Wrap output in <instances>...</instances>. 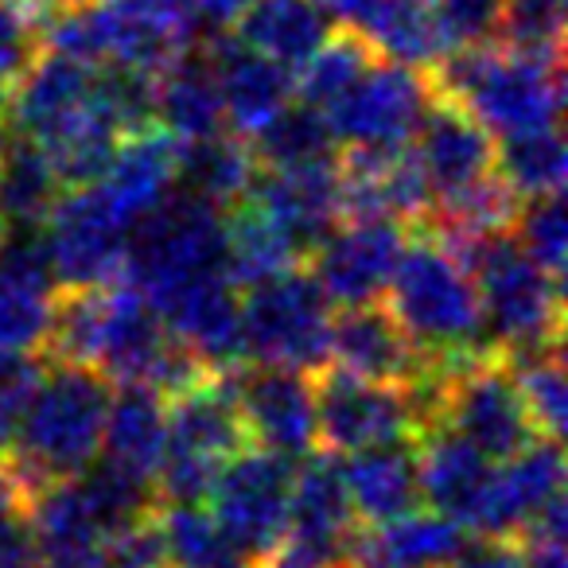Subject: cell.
I'll return each instance as SVG.
<instances>
[{"mask_svg":"<svg viewBox=\"0 0 568 568\" xmlns=\"http://www.w3.org/2000/svg\"><path fill=\"white\" fill-rule=\"evenodd\" d=\"M386 296L389 316L433 358V366H448L459 358L495 351L487 339L479 288H475L471 273L425 226H417V234L409 230V237H405Z\"/></svg>","mask_w":568,"mask_h":568,"instance_id":"6da1fadb","label":"cell"},{"mask_svg":"<svg viewBox=\"0 0 568 568\" xmlns=\"http://www.w3.org/2000/svg\"><path fill=\"white\" fill-rule=\"evenodd\" d=\"M436 94L464 105L490 136L557 125L565 105V63L503 43L456 48L428 71Z\"/></svg>","mask_w":568,"mask_h":568,"instance_id":"7a4b0ae2","label":"cell"},{"mask_svg":"<svg viewBox=\"0 0 568 568\" xmlns=\"http://www.w3.org/2000/svg\"><path fill=\"white\" fill-rule=\"evenodd\" d=\"M105 409H110L105 374L48 358L36 397L24 413V425L9 448L12 467L32 495L48 483L74 479L94 464L102 452Z\"/></svg>","mask_w":568,"mask_h":568,"instance_id":"3957f363","label":"cell"},{"mask_svg":"<svg viewBox=\"0 0 568 568\" xmlns=\"http://www.w3.org/2000/svg\"><path fill=\"white\" fill-rule=\"evenodd\" d=\"M452 253L464 261L479 288L487 339L506 363L560 347V335H565L560 276L529 261L510 230L467 242Z\"/></svg>","mask_w":568,"mask_h":568,"instance_id":"277c9868","label":"cell"},{"mask_svg":"<svg viewBox=\"0 0 568 568\" xmlns=\"http://www.w3.org/2000/svg\"><path fill=\"white\" fill-rule=\"evenodd\" d=\"M125 284L149 304L206 273H226V211L172 187L160 203L129 222Z\"/></svg>","mask_w":568,"mask_h":568,"instance_id":"5b68a950","label":"cell"},{"mask_svg":"<svg viewBox=\"0 0 568 568\" xmlns=\"http://www.w3.org/2000/svg\"><path fill=\"white\" fill-rule=\"evenodd\" d=\"M316 394V448L347 456L358 448L417 440L436 425V374L420 386H382L335 363L312 374Z\"/></svg>","mask_w":568,"mask_h":568,"instance_id":"8992f818","label":"cell"},{"mask_svg":"<svg viewBox=\"0 0 568 568\" xmlns=\"http://www.w3.org/2000/svg\"><path fill=\"white\" fill-rule=\"evenodd\" d=\"M250 444L242 413L234 402V382L226 374H211L203 386L168 402V448L156 467L160 506L206 503L222 464Z\"/></svg>","mask_w":568,"mask_h":568,"instance_id":"52a82bcc","label":"cell"},{"mask_svg":"<svg viewBox=\"0 0 568 568\" xmlns=\"http://www.w3.org/2000/svg\"><path fill=\"white\" fill-rule=\"evenodd\" d=\"M436 425L464 436L495 464L537 440V425L521 402L518 378L498 351L459 358L436 374Z\"/></svg>","mask_w":568,"mask_h":568,"instance_id":"ba28073f","label":"cell"},{"mask_svg":"<svg viewBox=\"0 0 568 568\" xmlns=\"http://www.w3.org/2000/svg\"><path fill=\"white\" fill-rule=\"evenodd\" d=\"M327 335H332V301L316 276L304 273L301 265L245 288V363L316 374L327 363Z\"/></svg>","mask_w":568,"mask_h":568,"instance_id":"9c48e42d","label":"cell"},{"mask_svg":"<svg viewBox=\"0 0 568 568\" xmlns=\"http://www.w3.org/2000/svg\"><path fill=\"white\" fill-rule=\"evenodd\" d=\"M293 459L245 444L222 464L211 487V518L250 560H265L288 537L293 521Z\"/></svg>","mask_w":568,"mask_h":568,"instance_id":"30bf717a","label":"cell"},{"mask_svg":"<svg viewBox=\"0 0 568 568\" xmlns=\"http://www.w3.org/2000/svg\"><path fill=\"white\" fill-rule=\"evenodd\" d=\"M55 288H102L121 276L129 214L105 195L102 183L71 187L43 219Z\"/></svg>","mask_w":568,"mask_h":568,"instance_id":"8fae6325","label":"cell"},{"mask_svg":"<svg viewBox=\"0 0 568 568\" xmlns=\"http://www.w3.org/2000/svg\"><path fill=\"white\" fill-rule=\"evenodd\" d=\"M433 98L428 71L378 55L324 118L339 149H397L413 141Z\"/></svg>","mask_w":568,"mask_h":568,"instance_id":"7c38bea8","label":"cell"},{"mask_svg":"<svg viewBox=\"0 0 568 568\" xmlns=\"http://www.w3.org/2000/svg\"><path fill=\"white\" fill-rule=\"evenodd\" d=\"M234 402L250 444L276 456L304 459L316 452V394L312 374L293 366H237L230 371Z\"/></svg>","mask_w":568,"mask_h":568,"instance_id":"4fadbf2b","label":"cell"},{"mask_svg":"<svg viewBox=\"0 0 568 568\" xmlns=\"http://www.w3.org/2000/svg\"><path fill=\"white\" fill-rule=\"evenodd\" d=\"M409 226L394 219H358L339 222L312 257V276L324 288L332 304H371L382 301L389 288V276L405 250Z\"/></svg>","mask_w":568,"mask_h":568,"instance_id":"5bb4252c","label":"cell"},{"mask_svg":"<svg viewBox=\"0 0 568 568\" xmlns=\"http://www.w3.org/2000/svg\"><path fill=\"white\" fill-rule=\"evenodd\" d=\"M327 363L358 374V378L382 382V386H420L440 366L402 332L382 301L347 304L339 316H332L327 335Z\"/></svg>","mask_w":568,"mask_h":568,"instance_id":"9a60e30c","label":"cell"},{"mask_svg":"<svg viewBox=\"0 0 568 568\" xmlns=\"http://www.w3.org/2000/svg\"><path fill=\"white\" fill-rule=\"evenodd\" d=\"M498 464L483 456L479 448L456 436L452 428L433 425L417 436V479L420 498L436 514L452 518L456 526L483 534L490 514V495H495Z\"/></svg>","mask_w":568,"mask_h":568,"instance_id":"2e32d148","label":"cell"},{"mask_svg":"<svg viewBox=\"0 0 568 568\" xmlns=\"http://www.w3.org/2000/svg\"><path fill=\"white\" fill-rule=\"evenodd\" d=\"M152 308L164 320L168 335L195 351L214 374L237 371L245 363L242 301H237V284L226 273L195 276Z\"/></svg>","mask_w":568,"mask_h":568,"instance_id":"e0dca14e","label":"cell"},{"mask_svg":"<svg viewBox=\"0 0 568 568\" xmlns=\"http://www.w3.org/2000/svg\"><path fill=\"white\" fill-rule=\"evenodd\" d=\"M409 144L433 191V203H444L495 172V136L452 98H433Z\"/></svg>","mask_w":568,"mask_h":568,"instance_id":"ac0fdd59","label":"cell"},{"mask_svg":"<svg viewBox=\"0 0 568 568\" xmlns=\"http://www.w3.org/2000/svg\"><path fill=\"white\" fill-rule=\"evenodd\" d=\"M245 195L268 211L308 257L343 222L339 214V156L301 168H257Z\"/></svg>","mask_w":568,"mask_h":568,"instance_id":"d6986e66","label":"cell"},{"mask_svg":"<svg viewBox=\"0 0 568 568\" xmlns=\"http://www.w3.org/2000/svg\"><path fill=\"white\" fill-rule=\"evenodd\" d=\"M203 48L211 55L214 79H219L222 118H226L230 133L253 136L268 118H276L293 102V74L276 67L273 59L245 48L234 32L203 36Z\"/></svg>","mask_w":568,"mask_h":568,"instance_id":"ffe728a7","label":"cell"},{"mask_svg":"<svg viewBox=\"0 0 568 568\" xmlns=\"http://www.w3.org/2000/svg\"><path fill=\"white\" fill-rule=\"evenodd\" d=\"M467 529L444 514L409 510L382 526H355L347 541L351 568H448Z\"/></svg>","mask_w":568,"mask_h":568,"instance_id":"44dd1931","label":"cell"},{"mask_svg":"<svg viewBox=\"0 0 568 568\" xmlns=\"http://www.w3.org/2000/svg\"><path fill=\"white\" fill-rule=\"evenodd\" d=\"M28 521L40 541L43 568H102V545L110 529L94 514L79 475L36 490Z\"/></svg>","mask_w":568,"mask_h":568,"instance_id":"7402d4cb","label":"cell"},{"mask_svg":"<svg viewBox=\"0 0 568 568\" xmlns=\"http://www.w3.org/2000/svg\"><path fill=\"white\" fill-rule=\"evenodd\" d=\"M168 327L149 301L129 284H105L102 335H98L94 371L110 382H149L152 366L168 347Z\"/></svg>","mask_w":568,"mask_h":568,"instance_id":"603a6c76","label":"cell"},{"mask_svg":"<svg viewBox=\"0 0 568 568\" xmlns=\"http://www.w3.org/2000/svg\"><path fill=\"white\" fill-rule=\"evenodd\" d=\"M339 467L358 526H382V521H394L420 506L417 440L347 452V464Z\"/></svg>","mask_w":568,"mask_h":568,"instance_id":"cb8c5ba5","label":"cell"},{"mask_svg":"<svg viewBox=\"0 0 568 568\" xmlns=\"http://www.w3.org/2000/svg\"><path fill=\"white\" fill-rule=\"evenodd\" d=\"M156 125H164L180 144L203 141L226 129L219 79L203 43L180 48L156 71Z\"/></svg>","mask_w":568,"mask_h":568,"instance_id":"d4e9b609","label":"cell"},{"mask_svg":"<svg viewBox=\"0 0 568 568\" xmlns=\"http://www.w3.org/2000/svg\"><path fill=\"white\" fill-rule=\"evenodd\" d=\"M557 495H565V452L552 436H537L529 448L498 464L487 529L479 537H514Z\"/></svg>","mask_w":568,"mask_h":568,"instance_id":"484cf974","label":"cell"},{"mask_svg":"<svg viewBox=\"0 0 568 568\" xmlns=\"http://www.w3.org/2000/svg\"><path fill=\"white\" fill-rule=\"evenodd\" d=\"M168 448V402L144 382H121L118 394H110L102 428L105 464L152 483Z\"/></svg>","mask_w":568,"mask_h":568,"instance_id":"4316f807","label":"cell"},{"mask_svg":"<svg viewBox=\"0 0 568 568\" xmlns=\"http://www.w3.org/2000/svg\"><path fill=\"white\" fill-rule=\"evenodd\" d=\"M355 510H351L343 467L332 452H308L304 464L293 471V521L288 537L308 541L324 552L347 560V541L355 534Z\"/></svg>","mask_w":568,"mask_h":568,"instance_id":"83f0119b","label":"cell"},{"mask_svg":"<svg viewBox=\"0 0 568 568\" xmlns=\"http://www.w3.org/2000/svg\"><path fill=\"white\" fill-rule=\"evenodd\" d=\"M175 175H180V141L164 125H149L121 136L118 152L98 183L133 222L136 214L149 211L175 187Z\"/></svg>","mask_w":568,"mask_h":568,"instance_id":"f1b7e54d","label":"cell"},{"mask_svg":"<svg viewBox=\"0 0 568 568\" xmlns=\"http://www.w3.org/2000/svg\"><path fill=\"white\" fill-rule=\"evenodd\" d=\"M245 48L273 59L288 74H296L308 55L335 32V24L312 0H250V9L230 28Z\"/></svg>","mask_w":568,"mask_h":568,"instance_id":"f546056e","label":"cell"},{"mask_svg":"<svg viewBox=\"0 0 568 568\" xmlns=\"http://www.w3.org/2000/svg\"><path fill=\"white\" fill-rule=\"evenodd\" d=\"M304 261V250L288 237V230L261 211L250 195H242L230 206L226 219V276L237 288H250L257 281L296 268Z\"/></svg>","mask_w":568,"mask_h":568,"instance_id":"4dcf8cb0","label":"cell"},{"mask_svg":"<svg viewBox=\"0 0 568 568\" xmlns=\"http://www.w3.org/2000/svg\"><path fill=\"white\" fill-rule=\"evenodd\" d=\"M63 191L48 152L32 136L9 129L0 144V219L9 226H43Z\"/></svg>","mask_w":568,"mask_h":568,"instance_id":"1f68e13d","label":"cell"},{"mask_svg":"<svg viewBox=\"0 0 568 568\" xmlns=\"http://www.w3.org/2000/svg\"><path fill=\"white\" fill-rule=\"evenodd\" d=\"M253 175H257V160H253L250 144L237 133H214L203 136V141H187L180 144V183L183 191L206 199L219 211L234 206L237 199L250 191Z\"/></svg>","mask_w":568,"mask_h":568,"instance_id":"d6a6232c","label":"cell"},{"mask_svg":"<svg viewBox=\"0 0 568 568\" xmlns=\"http://www.w3.org/2000/svg\"><path fill=\"white\" fill-rule=\"evenodd\" d=\"M250 152L257 160V168H301V164H320V160L339 156V144L327 125L324 110L301 102L284 105L276 118H268L257 133L250 136Z\"/></svg>","mask_w":568,"mask_h":568,"instance_id":"836d02e7","label":"cell"},{"mask_svg":"<svg viewBox=\"0 0 568 568\" xmlns=\"http://www.w3.org/2000/svg\"><path fill=\"white\" fill-rule=\"evenodd\" d=\"M495 172L518 199L549 195L565 187V141L557 125L526 129V133L498 136L495 144Z\"/></svg>","mask_w":568,"mask_h":568,"instance_id":"e575fe53","label":"cell"},{"mask_svg":"<svg viewBox=\"0 0 568 568\" xmlns=\"http://www.w3.org/2000/svg\"><path fill=\"white\" fill-rule=\"evenodd\" d=\"M160 526L168 541V565L175 568H257L203 510V503L160 506Z\"/></svg>","mask_w":568,"mask_h":568,"instance_id":"d590c367","label":"cell"},{"mask_svg":"<svg viewBox=\"0 0 568 568\" xmlns=\"http://www.w3.org/2000/svg\"><path fill=\"white\" fill-rule=\"evenodd\" d=\"M374 59L378 55H374L363 36L332 32L312 51L308 63L293 74V90L301 94V102L316 105V110H332V105L355 87L358 74H363Z\"/></svg>","mask_w":568,"mask_h":568,"instance_id":"8d00e7d4","label":"cell"},{"mask_svg":"<svg viewBox=\"0 0 568 568\" xmlns=\"http://www.w3.org/2000/svg\"><path fill=\"white\" fill-rule=\"evenodd\" d=\"M510 371L518 378L521 402H526L537 433L560 440L568 425V389H565V358H560V347L518 358V363H510Z\"/></svg>","mask_w":568,"mask_h":568,"instance_id":"74e56055","label":"cell"},{"mask_svg":"<svg viewBox=\"0 0 568 568\" xmlns=\"http://www.w3.org/2000/svg\"><path fill=\"white\" fill-rule=\"evenodd\" d=\"M495 43L526 55L560 59L565 55V0H503Z\"/></svg>","mask_w":568,"mask_h":568,"instance_id":"f35d334b","label":"cell"},{"mask_svg":"<svg viewBox=\"0 0 568 568\" xmlns=\"http://www.w3.org/2000/svg\"><path fill=\"white\" fill-rule=\"evenodd\" d=\"M510 234H514V242L521 245V253H526L529 261H537L545 273H552V276L565 273L568 226H565V199H560V191L521 199Z\"/></svg>","mask_w":568,"mask_h":568,"instance_id":"ab89813d","label":"cell"},{"mask_svg":"<svg viewBox=\"0 0 568 568\" xmlns=\"http://www.w3.org/2000/svg\"><path fill=\"white\" fill-rule=\"evenodd\" d=\"M43 55V17L24 0H0V121H9V98L28 67Z\"/></svg>","mask_w":568,"mask_h":568,"instance_id":"60d3db41","label":"cell"},{"mask_svg":"<svg viewBox=\"0 0 568 568\" xmlns=\"http://www.w3.org/2000/svg\"><path fill=\"white\" fill-rule=\"evenodd\" d=\"M51 293L0 273V351H40L51 327Z\"/></svg>","mask_w":568,"mask_h":568,"instance_id":"b9f144b4","label":"cell"},{"mask_svg":"<svg viewBox=\"0 0 568 568\" xmlns=\"http://www.w3.org/2000/svg\"><path fill=\"white\" fill-rule=\"evenodd\" d=\"M43 358L36 351H0V456H9L24 413L43 378Z\"/></svg>","mask_w":568,"mask_h":568,"instance_id":"7bdbcfd3","label":"cell"},{"mask_svg":"<svg viewBox=\"0 0 568 568\" xmlns=\"http://www.w3.org/2000/svg\"><path fill=\"white\" fill-rule=\"evenodd\" d=\"M102 568H168V541L160 510L113 529L102 545Z\"/></svg>","mask_w":568,"mask_h":568,"instance_id":"ee69618b","label":"cell"},{"mask_svg":"<svg viewBox=\"0 0 568 568\" xmlns=\"http://www.w3.org/2000/svg\"><path fill=\"white\" fill-rule=\"evenodd\" d=\"M0 568H43L40 541H36L28 514L0 521Z\"/></svg>","mask_w":568,"mask_h":568,"instance_id":"f6af8a7d","label":"cell"},{"mask_svg":"<svg viewBox=\"0 0 568 568\" xmlns=\"http://www.w3.org/2000/svg\"><path fill=\"white\" fill-rule=\"evenodd\" d=\"M448 568H526L514 537H479L475 545L464 541V549L452 557Z\"/></svg>","mask_w":568,"mask_h":568,"instance_id":"bcb514c9","label":"cell"},{"mask_svg":"<svg viewBox=\"0 0 568 568\" xmlns=\"http://www.w3.org/2000/svg\"><path fill=\"white\" fill-rule=\"evenodd\" d=\"M312 4H316L332 24H339L343 32L366 36L378 24V17L386 12L389 0H312Z\"/></svg>","mask_w":568,"mask_h":568,"instance_id":"7dc6e473","label":"cell"},{"mask_svg":"<svg viewBox=\"0 0 568 568\" xmlns=\"http://www.w3.org/2000/svg\"><path fill=\"white\" fill-rule=\"evenodd\" d=\"M133 9H141L149 20H156L160 28H168L172 36H180L183 43L199 40L195 28V0H129Z\"/></svg>","mask_w":568,"mask_h":568,"instance_id":"c3c4849f","label":"cell"},{"mask_svg":"<svg viewBox=\"0 0 568 568\" xmlns=\"http://www.w3.org/2000/svg\"><path fill=\"white\" fill-rule=\"evenodd\" d=\"M245 9H250V0H195V28H199V36L230 32Z\"/></svg>","mask_w":568,"mask_h":568,"instance_id":"681fc988","label":"cell"},{"mask_svg":"<svg viewBox=\"0 0 568 568\" xmlns=\"http://www.w3.org/2000/svg\"><path fill=\"white\" fill-rule=\"evenodd\" d=\"M28 506H32V490L24 487V479H20V471L12 467V459L0 456V521L28 514Z\"/></svg>","mask_w":568,"mask_h":568,"instance_id":"f907efd6","label":"cell"},{"mask_svg":"<svg viewBox=\"0 0 568 568\" xmlns=\"http://www.w3.org/2000/svg\"><path fill=\"white\" fill-rule=\"evenodd\" d=\"M28 9L40 12V17H51V12H67V9H82L90 0H24Z\"/></svg>","mask_w":568,"mask_h":568,"instance_id":"816d5d0a","label":"cell"},{"mask_svg":"<svg viewBox=\"0 0 568 568\" xmlns=\"http://www.w3.org/2000/svg\"><path fill=\"white\" fill-rule=\"evenodd\" d=\"M4 136H9V121H0V144H4Z\"/></svg>","mask_w":568,"mask_h":568,"instance_id":"f5cc1de1","label":"cell"},{"mask_svg":"<svg viewBox=\"0 0 568 568\" xmlns=\"http://www.w3.org/2000/svg\"><path fill=\"white\" fill-rule=\"evenodd\" d=\"M4 234H9V222L0 219V242H4Z\"/></svg>","mask_w":568,"mask_h":568,"instance_id":"db71d44e","label":"cell"},{"mask_svg":"<svg viewBox=\"0 0 568 568\" xmlns=\"http://www.w3.org/2000/svg\"><path fill=\"white\" fill-rule=\"evenodd\" d=\"M335 568H351V565H347V560H343V565H335Z\"/></svg>","mask_w":568,"mask_h":568,"instance_id":"11a10c76","label":"cell"}]
</instances>
